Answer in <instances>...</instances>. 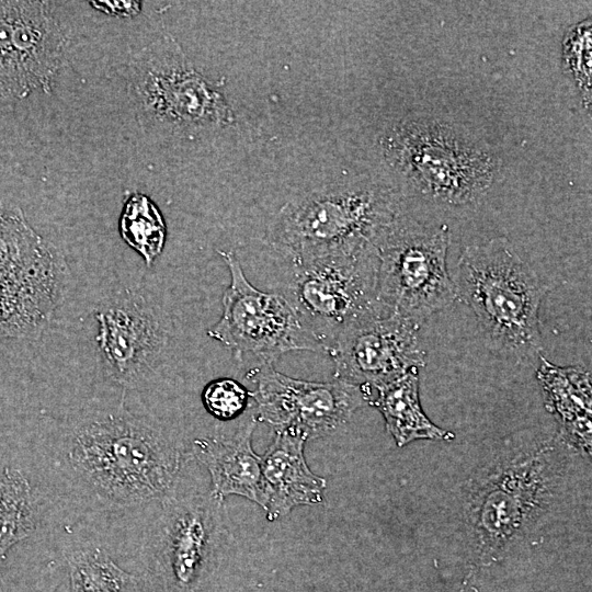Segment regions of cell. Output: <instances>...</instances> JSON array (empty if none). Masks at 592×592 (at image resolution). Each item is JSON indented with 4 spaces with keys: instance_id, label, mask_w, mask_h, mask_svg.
<instances>
[{
    "instance_id": "cell-20",
    "label": "cell",
    "mask_w": 592,
    "mask_h": 592,
    "mask_svg": "<svg viewBox=\"0 0 592 592\" xmlns=\"http://www.w3.org/2000/svg\"><path fill=\"white\" fill-rule=\"evenodd\" d=\"M69 592H149L144 577L122 569L98 545H80L66 551Z\"/></svg>"
},
{
    "instance_id": "cell-14",
    "label": "cell",
    "mask_w": 592,
    "mask_h": 592,
    "mask_svg": "<svg viewBox=\"0 0 592 592\" xmlns=\"http://www.w3.org/2000/svg\"><path fill=\"white\" fill-rule=\"evenodd\" d=\"M421 325L396 315H367L344 328L326 352L334 379L376 388L425 365Z\"/></svg>"
},
{
    "instance_id": "cell-5",
    "label": "cell",
    "mask_w": 592,
    "mask_h": 592,
    "mask_svg": "<svg viewBox=\"0 0 592 592\" xmlns=\"http://www.w3.org/2000/svg\"><path fill=\"white\" fill-rule=\"evenodd\" d=\"M451 277L493 352L516 361L540 352L539 308L548 288L506 238L467 246Z\"/></svg>"
},
{
    "instance_id": "cell-6",
    "label": "cell",
    "mask_w": 592,
    "mask_h": 592,
    "mask_svg": "<svg viewBox=\"0 0 592 592\" xmlns=\"http://www.w3.org/2000/svg\"><path fill=\"white\" fill-rule=\"evenodd\" d=\"M127 95L144 134L163 140H198L235 123L216 82L200 72L178 41L163 33L127 66Z\"/></svg>"
},
{
    "instance_id": "cell-9",
    "label": "cell",
    "mask_w": 592,
    "mask_h": 592,
    "mask_svg": "<svg viewBox=\"0 0 592 592\" xmlns=\"http://www.w3.org/2000/svg\"><path fill=\"white\" fill-rule=\"evenodd\" d=\"M288 267L282 294L323 353L354 321L377 312L376 249L314 259Z\"/></svg>"
},
{
    "instance_id": "cell-26",
    "label": "cell",
    "mask_w": 592,
    "mask_h": 592,
    "mask_svg": "<svg viewBox=\"0 0 592 592\" xmlns=\"http://www.w3.org/2000/svg\"><path fill=\"white\" fill-rule=\"evenodd\" d=\"M0 592H8L7 589L3 587L1 577H0Z\"/></svg>"
},
{
    "instance_id": "cell-13",
    "label": "cell",
    "mask_w": 592,
    "mask_h": 592,
    "mask_svg": "<svg viewBox=\"0 0 592 592\" xmlns=\"http://www.w3.org/2000/svg\"><path fill=\"white\" fill-rule=\"evenodd\" d=\"M47 1H0V103L50 94L68 38Z\"/></svg>"
},
{
    "instance_id": "cell-16",
    "label": "cell",
    "mask_w": 592,
    "mask_h": 592,
    "mask_svg": "<svg viewBox=\"0 0 592 592\" xmlns=\"http://www.w3.org/2000/svg\"><path fill=\"white\" fill-rule=\"evenodd\" d=\"M250 407L229 434L197 437L191 443V455L210 477V491L224 500L228 496L243 497L263 510L266 496L262 477V458L252 448V434L258 423Z\"/></svg>"
},
{
    "instance_id": "cell-7",
    "label": "cell",
    "mask_w": 592,
    "mask_h": 592,
    "mask_svg": "<svg viewBox=\"0 0 592 592\" xmlns=\"http://www.w3.org/2000/svg\"><path fill=\"white\" fill-rule=\"evenodd\" d=\"M141 545L149 592H200L221 563L230 533L224 500L180 493L159 504Z\"/></svg>"
},
{
    "instance_id": "cell-21",
    "label": "cell",
    "mask_w": 592,
    "mask_h": 592,
    "mask_svg": "<svg viewBox=\"0 0 592 592\" xmlns=\"http://www.w3.org/2000/svg\"><path fill=\"white\" fill-rule=\"evenodd\" d=\"M36 501L21 470L4 467L0 473V570L9 550L36 530Z\"/></svg>"
},
{
    "instance_id": "cell-18",
    "label": "cell",
    "mask_w": 592,
    "mask_h": 592,
    "mask_svg": "<svg viewBox=\"0 0 592 592\" xmlns=\"http://www.w3.org/2000/svg\"><path fill=\"white\" fill-rule=\"evenodd\" d=\"M546 408L559 424L557 431L574 451L591 455V374L579 366L561 367L540 356L537 369Z\"/></svg>"
},
{
    "instance_id": "cell-2",
    "label": "cell",
    "mask_w": 592,
    "mask_h": 592,
    "mask_svg": "<svg viewBox=\"0 0 592 592\" xmlns=\"http://www.w3.org/2000/svg\"><path fill=\"white\" fill-rule=\"evenodd\" d=\"M572 451L558 432L514 437L470 476L462 521L479 565L499 560L551 511L560 499Z\"/></svg>"
},
{
    "instance_id": "cell-4",
    "label": "cell",
    "mask_w": 592,
    "mask_h": 592,
    "mask_svg": "<svg viewBox=\"0 0 592 592\" xmlns=\"http://www.w3.org/2000/svg\"><path fill=\"white\" fill-rule=\"evenodd\" d=\"M378 148L387 168L424 198L464 206L480 201L497 180L501 159L464 126L435 116L390 122Z\"/></svg>"
},
{
    "instance_id": "cell-12",
    "label": "cell",
    "mask_w": 592,
    "mask_h": 592,
    "mask_svg": "<svg viewBox=\"0 0 592 592\" xmlns=\"http://www.w3.org/2000/svg\"><path fill=\"white\" fill-rule=\"evenodd\" d=\"M94 318L98 358L105 377L124 390L143 386L170 342L164 314L144 295L124 291L101 303Z\"/></svg>"
},
{
    "instance_id": "cell-25",
    "label": "cell",
    "mask_w": 592,
    "mask_h": 592,
    "mask_svg": "<svg viewBox=\"0 0 592 592\" xmlns=\"http://www.w3.org/2000/svg\"><path fill=\"white\" fill-rule=\"evenodd\" d=\"M95 10L115 18H133L140 13L143 4L139 1H91Z\"/></svg>"
},
{
    "instance_id": "cell-10",
    "label": "cell",
    "mask_w": 592,
    "mask_h": 592,
    "mask_svg": "<svg viewBox=\"0 0 592 592\" xmlns=\"http://www.w3.org/2000/svg\"><path fill=\"white\" fill-rule=\"evenodd\" d=\"M230 284L223 295L219 320L207 335L242 361L251 354L261 364H272L293 351L323 352L317 339L304 327L287 299L276 292L253 286L232 251H220Z\"/></svg>"
},
{
    "instance_id": "cell-8",
    "label": "cell",
    "mask_w": 592,
    "mask_h": 592,
    "mask_svg": "<svg viewBox=\"0 0 592 592\" xmlns=\"http://www.w3.org/2000/svg\"><path fill=\"white\" fill-rule=\"evenodd\" d=\"M446 225L423 224L401 212L383 230L377 255L376 306L379 315H396L422 326L456 299L447 270Z\"/></svg>"
},
{
    "instance_id": "cell-23",
    "label": "cell",
    "mask_w": 592,
    "mask_h": 592,
    "mask_svg": "<svg viewBox=\"0 0 592 592\" xmlns=\"http://www.w3.org/2000/svg\"><path fill=\"white\" fill-rule=\"evenodd\" d=\"M591 18L568 29L562 41L561 60L566 76L578 90L583 107L590 113L592 101Z\"/></svg>"
},
{
    "instance_id": "cell-11",
    "label": "cell",
    "mask_w": 592,
    "mask_h": 592,
    "mask_svg": "<svg viewBox=\"0 0 592 592\" xmlns=\"http://www.w3.org/2000/svg\"><path fill=\"white\" fill-rule=\"evenodd\" d=\"M246 377L255 385L250 395L258 421L306 441L335 433L372 401L371 388L339 379H298L277 372L272 364H260Z\"/></svg>"
},
{
    "instance_id": "cell-3",
    "label": "cell",
    "mask_w": 592,
    "mask_h": 592,
    "mask_svg": "<svg viewBox=\"0 0 592 592\" xmlns=\"http://www.w3.org/2000/svg\"><path fill=\"white\" fill-rule=\"evenodd\" d=\"M402 208L399 190L356 177L301 192L269 226L264 244L285 264L356 254L376 241Z\"/></svg>"
},
{
    "instance_id": "cell-17",
    "label": "cell",
    "mask_w": 592,
    "mask_h": 592,
    "mask_svg": "<svg viewBox=\"0 0 592 592\" xmlns=\"http://www.w3.org/2000/svg\"><path fill=\"white\" fill-rule=\"evenodd\" d=\"M306 440L288 431H275L262 458L266 496L265 515L271 522L287 515L294 508L315 505L325 498L327 481L308 467Z\"/></svg>"
},
{
    "instance_id": "cell-15",
    "label": "cell",
    "mask_w": 592,
    "mask_h": 592,
    "mask_svg": "<svg viewBox=\"0 0 592 592\" xmlns=\"http://www.w3.org/2000/svg\"><path fill=\"white\" fill-rule=\"evenodd\" d=\"M69 281L64 254L32 228L19 205L0 200V300L62 301Z\"/></svg>"
},
{
    "instance_id": "cell-1",
    "label": "cell",
    "mask_w": 592,
    "mask_h": 592,
    "mask_svg": "<svg viewBox=\"0 0 592 592\" xmlns=\"http://www.w3.org/2000/svg\"><path fill=\"white\" fill-rule=\"evenodd\" d=\"M186 460L179 437L123 402L92 405L70 417L53 453L54 468L77 496L116 511L174 496Z\"/></svg>"
},
{
    "instance_id": "cell-24",
    "label": "cell",
    "mask_w": 592,
    "mask_h": 592,
    "mask_svg": "<svg viewBox=\"0 0 592 592\" xmlns=\"http://www.w3.org/2000/svg\"><path fill=\"white\" fill-rule=\"evenodd\" d=\"M250 390L230 377H221L209 382L201 395L206 411L220 421H229L241 417L250 408Z\"/></svg>"
},
{
    "instance_id": "cell-22",
    "label": "cell",
    "mask_w": 592,
    "mask_h": 592,
    "mask_svg": "<svg viewBox=\"0 0 592 592\" xmlns=\"http://www.w3.org/2000/svg\"><path fill=\"white\" fill-rule=\"evenodd\" d=\"M118 230L122 239L150 266L166 242V223L156 204L145 194L133 193L125 200Z\"/></svg>"
},
{
    "instance_id": "cell-19",
    "label": "cell",
    "mask_w": 592,
    "mask_h": 592,
    "mask_svg": "<svg viewBox=\"0 0 592 592\" xmlns=\"http://www.w3.org/2000/svg\"><path fill=\"white\" fill-rule=\"evenodd\" d=\"M419 368L376 387L373 405L383 415L387 432L398 447L417 440H452L453 433L434 424L423 412L420 397Z\"/></svg>"
}]
</instances>
